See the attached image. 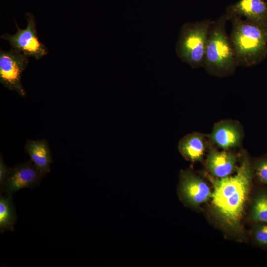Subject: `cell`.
I'll return each instance as SVG.
<instances>
[{
	"label": "cell",
	"mask_w": 267,
	"mask_h": 267,
	"mask_svg": "<svg viewBox=\"0 0 267 267\" xmlns=\"http://www.w3.org/2000/svg\"><path fill=\"white\" fill-rule=\"evenodd\" d=\"M237 160V156L229 150H212L207 157L206 166L215 178H221L235 171Z\"/></svg>",
	"instance_id": "cell-11"
},
{
	"label": "cell",
	"mask_w": 267,
	"mask_h": 267,
	"mask_svg": "<svg viewBox=\"0 0 267 267\" xmlns=\"http://www.w3.org/2000/svg\"><path fill=\"white\" fill-rule=\"evenodd\" d=\"M181 190L185 199L193 206H198L206 202L212 196L207 184L189 172L182 174Z\"/></svg>",
	"instance_id": "cell-10"
},
{
	"label": "cell",
	"mask_w": 267,
	"mask_h": 267,
	"mask_svg": "<svg viewBox=\"0 0 267 267\" xmlns=\"http://www.w3.org/2000/svg\"><path fill=\"white\" fill-rule=\"evenodd\" d=\"M26 18L27 25L25 29H20L15 22L16 33L13 35L4 34L0 38L7 41L11 48L39 60L47 54V48L38 39L34 17L27 13Z\"/></svg>",
	"instance_id": "cell-6"
},
{
	"label": "cell",
	"mask_w": 267,
	"mask_h": 267,
	"mask_svg": "<svg viewBox=\"0 0 267 267\" xmlns=\"http://www.w3.org/2000/svg\"><path fill=\"white\" fill-rule=\"evenodd\" d=\"M255 171L258 178L267 183V159L260 161L256 166Z\"/></svg>",
	"instance_id": "cell-16"
},
{
	"label": "cell",
	"mask_w": 267,
	"mask_h": 267,
	"mask_svg": "<svg viewBox=\"0 0 267 267\" xmlns=\"http://www.w3.org/2000/svg\"><path fill=\"white\" fill-rule=\"evenodd\" d=\"M251 177V167L245 158L233 176L221 178H210L213 185L212 206L221 220L230 227L236 228L240 224Z\"/></svg>",
	"instance_id": "cell-1"
},
{
	"label": "cell",
	"mask_w": 267,
	"mask_h": 267,
	"mask_svg": "<svg viewBox=\"0 0 267 267\" xmlns=\"http://www.w3.org/2000/svg\"><path fill=\"white\" fill-rule=\"evenodd\" d=\"M213 21L210 19L187 22L181 28L176 46L180 60L192 68L203 67L208 35Z\"/></svg>",
	"instance_id": "cell-4"
},
{
	"label": "cell",
	"mask_w": 267,
	"mask_h": 267,
	"mask_svg": "<svg viewBox=\"0 0 267 267\" xmlns=\"http://www.w3.org/2000/svg\"><path fill=\"white\" fill-rule=\"evenodd\" d=\"M256 237L257 240L263 244H267V225L262 226L257 231Z\"/></svg>",
	"instance_id": "cell-18"
},
{
	"label": "cell",
	"mask_w": 267,
	"mask_h": 267,
	"mask_svg": "<svg viewBox=\"0 0 267 267\" xmlns=\"http://www.w3.org/2000/svg\"><path fill=\"white\" fill-rule=\"evenodd\" d=\"M24 149L30 160L41 172L44 175L50 172L53 160L45 139H28L26 141Z\"/></svg>",
	"instance_id": "cell-12"
},
{
	"label": "cell",
	"mask_w": 267,
	"mask_h": 267,
	"mask_svg": "<svg viewBox=\"0 0 267 267\" xmlns=\"http://www.w3.org/2000/svg\"><path fill=\"white\" fill-rule=\"evenodd\" d=\"M28 57L12 48L8 51H0V83L22 96L26 94L21 77L28 63Z\"/></svg>",
	"instance_id": "cell-5"
},
{
	"label": "cell",
	"mask_w": 267,
	"mask_h": 267,
	"mask_svg": "<svg viewBox=\"0 0 267 267\" xmlns=\"http://www.w3.org/2000/svg\"><path fill=\"white\" fill-rule=\"evenodd\" d=\"M225 15L228 21L235 18H245L267 27V3L265 0H239L226 7Z\"/></svg>",
	"instance_id": "cell-8"
},
{
	"label": "cell",
	"mask_w": 267,
	"mask_h": 267,
	"mask_svg": "<svg viewBox=\"0 0 267 267\" xmlns=\"http://www.w3.org/2000/svg\"><path fill=\"white\" fill-rule=\"evenodd\" d=\"M230 21L229 38L238 66L251 67L264 60L267 57V27L241 18Z\"/></svg>",
	"instance_id": "cell-2"
},
{
	"label": "cell",
	"mask_w": 267,
	"mask_h": 267,
	"mask_svg": "<svg viewBox=\"0 0 267 267\" xmlns=\"http://www.w3.org/2000/svg\"><path fill=\"white\" fill-rule=\"evenodd\" d=\"M10 168L8 167L4 163L2 157L0 154V185L2 186L4 180L8 175L10 170Z\"/></svg>",
	"instance_id": "cell-17"
},
{
	"label": "cell",
	"mask_w": 267,
	"mask_h": 267,
	"mask_svg": "<svg viewBox=\"0 0 267 267\" xmlns=\"http://www.w3.org/2000/svg\"><path fill=\"white\" fill-rule=\"evenodd\" d=\"M17 217L11 195L0 197V231H13Z\"/></svg>",
	"instance_id": "cell-14"
},
{
	"label": "cell",
	"mask_w": 267,
	"mask_h": 267,
	"mask_svg": "<svg viewBox=\"0 0 267 267\" xmlns=\"http://www.w3.org/2000/svg\"><path fill=\"white\" fill-rule=\"evenodd\" d=\"M207 146L205 135L199 133L186 135L180 140L178 144V149L182 155L192 162L203 159Z\"/></svg>",
	"instance_id": "cell-13"
},
{
	"label": "cell",
	"mask_w": 267,
	"mask_h": 267,
	"mask_svg": "<svg viewBox=\"0 0 267 267\" xmlns=\"http://www.w3.org/2000/svg\"><path fill=\"white\" fill-rule=\"evenodd\" d=\"M253 217L256 221L267 222V196H260L256 201Z\"/></svg>",
	"instance_id": "cell-15"
},
{
	"label": "cell",
	"mask_w": 267,
	"mask_h": 267,
	"mask_svg": "<svg viewBox=\"0 0 267 267\" xmlns=\"http://www.w3.org/2000/svg\"><path fill=\"white\" fill-rule=\"evenodd\" d=\"M44 175L31 160L20 163L10 169L1 191L12 195L21 189L32 188L39 184Z\"/></svg>",
	"instance_id": "cell-7"
},
{
	"label": "cell",
	"mask_w": 267,
	"mask_h": 267,
	"mask_svg": "<svg viewBox=\"0 0 267 267\" xmlns=\"http://www.w3.org/2000/svg\"><path fill=\"white\" fill-rule=\"evenodd\" d=\"M267 1V0H266Z\"/></svg>",
	"instance_id": "cell-19"
},
{
	"label": "cell",
	"mask_w": 267,
	"mask_h": 267,
	"mask_svg": "<svg viewBox=\"0 0 267 267\" xmlns=\"http://www.w3.org/2000/svg\"><path fill=\"white\" fill-rule=\"evenodd\" d=\"M243 137L241 126L237 122L223 120L216 124L210 135V140L223 150L239 146Z\"/></svg>",
	"instance_id": "cell-9"
},
{
	"label": "cell",
	"mask_w": 267,
	"mask_h": 267,
	"mask_svg": "<svg viewBox=\"0 0 267 267\" xmlns=\"http://www.w3.org/2000/svg\"><path fill=\"white\" fill-rule=\"evenodd\" d=\"M225 14L213 21L206 44L203 67L220 77L232 74L238 66L234 51L226 30Z\"/></svg>",
	"instance_id": "cell-3"
}]
</instances>
